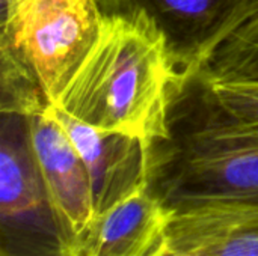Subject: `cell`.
I'll use <instances>...</instances> for the list:
<instances>
[{"label":"cell","mask_w":258,"mask_h":256,"mask_svg":"<svg viewBox=\"0 0 258 256\" xmlns=\"http://www.w3.org/2000/svg\"><path fill=\"white\" fill-rule=\"evenodd\" d=\"M148 187L172 211L258 202V142L169 124V137L148 148Z\"/></svg>","instance_id":"2"},{"label":"cell","mask_w":258,"mask_h":256,"mask_svg":"<svg viewBox=\"0 0 258 256\" xmlns=\"http://www.w3.org/2000/svg\"><path fill=\"white\" fill-rule=\"evenodd\" d=\"M228 84H233V86H237V88H242L248 92H252L258 95V84H240V83H228Z\"/></svg>","instance_id":"12"},{"label":"cell","mask_w":258,"mask_h":256,"mask_svg":"<svg viewBox=\"0 0 258 256\" xmlns=\"http://www.w3.org/2000/svg\"><path fill=\"white\" fill-rule=\"evenodd\" d=\"M48 101L27 62L0 48V112L33 116L47 110Z\"/></svg>","instance_id":"11"},{"label":"cell","mask_w":258,"mask_h":256,"mask_svg":"<svg viewBox=\"0 0 258 256\" xmlns=\"http://www.w3.org/2000/svg\"><path fill=\"white\" fill-rule=\"evenodd\" d=\"M0 237V256H63L30 149L27 118L11 113H2Z\"/></svg>","instance_id":"4"},{"label":"cell","mask_w":258,"mask_h":256,"mask_svg":"<svg viewBox=\"0 0 258 256\" xmlns=\"http://www.w3.org/2000/svg\"><path fill=\"white\" fill-rule=\"evenodd\" d=\"M27 131L63 256H80L95 219L85 163L50 106L27 118Z\"/></svg>","instance_id":"6"},{"label":"cell","mask_w":258,"mask_h":256,"mask_svg":"<svg viewBox=\"0 0 258 256\" xmlns=\"http://www.w3.org/2000/svg\"><path fill=\"white\" fill-rule=\"evenodd\" d=\"M0 14V48L27 62L56 106L98 36L100 0H11Z\"/></svg>","instance_id":"3"},{"label":"cell","mask_w":258,"mask_h":256,"mask_svg":"<svg viewBox=\"0 0 258 256\" xmlns=\"http://www.w3.org/2000/svg\"><path fill=\"white\" fill-rule=\"evenodd\" d=\"M104 17L150 20L165 36L177 71L187 78L252 15L258 0H100Z\"/></svg>","instance_id":"5"},{"label":"cell","mask_w":258,"mask_h":256,"mask_svg":"<svg viewBox=\"0 0 258 256\" xmlns=\"http://www.w3.org/2000/svg\"><path fill=\"white\" fill-rule=\"evenodd\" d=\"M198 75L215 83L258 84V12L215 51Z\"/></svg>","instance_id":"10"},{"label":"cell","mask_w":258,"mask_h":256,"mask_svg":"<svg viewBox=\"0 0 258 256\" xmlns=\"http://www.w3.org/2000/svg\"><path fill=\"white\" fill-rule=\"evenodd\" d=\"M162 256H258V202H209L174 211Z\"/></svg>","instance_id":"8"},{"label":"cell","mask_w":258,"mask_h":256,"mask_svg":"<svg viewBox=\"0 0 258 256\" xmlns=\"http://www.w3.org/2000/svg\"><path fill=\"white\" fill-rule=\"evenodd\" d=\"M88 170L95 217L148 184V145L133 136L97 130L50 106Z\"/></svg>","instance_id":"7"},{"label":"cell","mask_w":258,"mask_h":256,"mask_svg":"<svg viewBox=\"0 0 258 256\" xmlns=\"http://www.w3.org/2000/svg\"><path fill=\"white\" fill-rule=\"evenodd\" d=\"M181 78L165 36L150 20L103 15L94 45L54 107L150 148L169 137V109Z\"/></svg>","instance_id":"1"},{"label":"cell","mask_w":258,"mask_h":256,"mask_svg":"<svg viewBox=\"0 0 258 256\" xmlns=\"http://www.w3.org/2000/svg\"><path fill=\"white\" fill-rule=\"evenodd\" d=\"M172 214L147 184L94 219L80 256H162Z\"/></svg>","instance_id":"9"}]
</instances>
